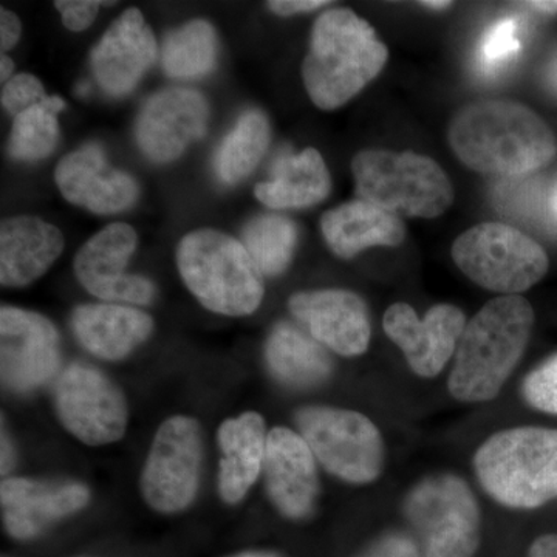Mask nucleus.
<instances>
[{
  "label": "nucleus",
  "mask_w": 557,
  "mask_h": 557,
  "mask_svg": "<svg viewBox=\"0 0 557 557\" xmlns=\"http://www.w3.org/2000/svg\"><path fill=\"white\" fill-rule=\"evenodd\" d=\"M449 145L471 170L498 177H522L547 166L557 153L547 123L515 101L485 100L458 110Z\"/></svg>",
  "instance_id": "nucleus-1"
},
{
  "label": "nucleus",
  "mask_w": 557,
  "mask_h": 557,
  "mask_svg": "<svg viewBox=\"0 0 557 557\" xmlns=\"http://www.w3.org/2000/svg\"><path fill=\"white\" fill-rule=\"evenodd\" d=\"M533 325V307L522 296L490 300L458 341L448 380L450 395L463 403L496 398L525 354Z\"/></svg>",
  "instance_id": "nucleus-2"
},
{
  "label": "nucleus",
  "mask_w": 557,
  "mask_h": 557,
  "mask_svg": "<svg viewBox=\"0 0 557 557\" xmlns=\"http://www.w3.org/2000/svg\"><path fill=\"white\" fill-rule=\"evenodd\" d=\"M387 58V47L368 21L348 9L327 10L311 32L304 86L317 108L338 109L383 72Z\"/></svg>",
  "instance_id": "nucleus-3"
},
{
  "label": "nucleus",
  "mask_w": 557,
  "mask_h": 557,
  "mask_svg": "<svg viewBox=\"0 0 557 557\" xmlns=\"http://www.w3.org/2000/svg\"><path fill=\"white\" fill-rule=\"evenodd\" d=\"M480 485L504 507L534 509L557 498V429L497 432L474 457Z\"/></svg>",
  "instance_id": "nucleus-4"
},
{
  "label": "nucleus",
  "mask_w": 557,
  "mask_h": 557,
  "mask_svg": "<svg viewBox=\"0 0 557 557\" xmlns=\"http://www.w3.org/2000/svg\"><path fill=\"white\" fill-rule=\"evenodd\" d=\"M183 282L205 309L248 317L263 299V274L242 242L215 230L186 234L177 248Z\"/></svg>",
  "instance_id": "nucleus-5"
},
{
  "label": "nucleus",
  "mask_w": 557,
  "mask_h": 557,
  "mask_svg": "<svg viewBox=\"0 0 557 557\" xmlns=\"http://www.w3.org/2000/svg\"><path fill=\"white\" fill-rule=\"evenodd\" d=\"M358 199L398 218L434 219L453 205L445 171L416 152L362 150L351 161Z\"/></svg>",
  "instance_id": "nucleus-6"
},
{
  "label": "nucleus",
  "mask_w": 557,
  "mask_h": 557,
  "mask_svg": "<svg viewBox=\"0 0 557 557\" xmlns=\"http://www.w3.org/2000/svg\"><path fill=\"white\" fill-rule=\"evenodd\" d=\"M423 557H474L482 516L463 479L450 472L420 480L403 504Z\"/></svg>",
  "instance_id": "nucleus-7"
},
{
  "label": "nucleus",
  "mask_w": 557,
  "mask_h": 557,
  "mask_svg": "<svg viewBox=\"0 0 557 557\" xmlns=\"http://www.w3.org/2000/svg\"><path fill=\"white\" fill-rule=\"evenodd\" d=\"M453 259L474 284L515 296L547 274V252L522 231L504 223H482L465 231L453 245Z\"/></svg>",
  "instance_id": "nucleus-8"
},
{
  "label": "nucleus",
  "mask_w": 557,
  "mask_h": 557,
  "mask_svg": "<svg viewBox=\"0 0 557 557\" xmlns=\"http://www.w3.org/2000/svg\"><path fill=\"white\" fill-rule=\"evenodd\" d=\"M296 424L319 463L335 478L366 485L383 472V435L369 417L355 410L314 406L300 409Z\"/></svg>",
  "instance_id": "nucleus-9"
},
{
  "label": "nucleus",
  "mask_w": 557,
  "mask_h": 557,
  "mask_svg": "<svg viewBox=\"0 0 557 557\" xmlns=\"http://www.w3.org/2000/svg\"><path fill=\"white\" fill-rule=\"evenodd\" d=\"M203 443L194 418H168L157 431L141 472V493L150 508L178 512L199 491Z\"/></svg>",
  "instance_id": "nucleus-10"
},
{
  "label": "nucleus",
  "mask_w": 557,
  "mask_h": 557,
  "mask_svg": "<svg viewBox=\"0 0 557 557\" xmlns=\"http://www.w3.org/2000/svg\"><path fill=\"white\" fill-rule=\"evenodd\" d=\"M54 409L62 426L89 446L119 442L127 428V403L101 370L73 362L54 386Z\"/></svg>",
  "instance_id": "nucleus-11"
},
{
  "label": "nucleus",
  "mask_w": 557,
  "mask_h": 557,
  "mask_svg": "<svg viewBox=\"0 0 557 557\" xmlns=\"http://www.w3.org/2000/svg\"><path fill=\"white\" fill-rule=\"evenodd\" d=\"M60 333L50 319L16 307L0 310L3 386L17 394L36 391L60 369Z\"/></svg>",
  "instance_id": "nucleus-12"
},
{
  "label": "nucleus",
  "mask_w": 557,
  "mask_h": 557,
  "mask_svg": "<svg viewBox=\"0 0 557 557\" xmlns=\"http://www.w3.org/2000/svg\"><path fill=\"white\" fill-rule=\"evenodd\" d=\"M137 244V233L127 223H112L102 228L76 255L75 273L79 284L90 295L108 302L148 306L156 296L152 282L126 273Z\"/></svg>",
  "instance_id": "nucleus-13"
},
{
  "label": "nucleus",
  "mask_w": 557,
  "mask_h": 557,
  "mask_svg": "<svg viewBox=\"0 0 557 557\" xmlns=\"http://www.w3.org/2000/svg\"><path fill=\"white\" fill-rule=\"evenodd\" d=\"M209 106L200 91L170 87L157 91L139 110L135 138L149 160L170 163L207 134Z\"/></svg>",
  "instance_id": "nucleus-14"
},
{
  "label": "nucleus",
  "mask_w": 557,
  "mask_h": 557,
  "mask_svg": "<svg viewBox=\"0 0 557 557\" xmlns=\"http://www.w3.org/2000/svg\"><path fill=\"white\" fill-rule=\"evenodd\" d=\"M384 332L394 341L410 369L423 379L437 376L456 354L467 318L450 304H438L418 318L409 304H394L383 319Z\"/></svg>",
  "instance_id": "nucleus-15"
},
{
  "label": "nucleus",
  "mask_w": 557,
  "mask_h": 557,
  "mask_svg": "<svg viewBox=\"0 0 557 557\" xmlns=\"http://www.w3.org/2000/svg\"><path fill=\"white\" fill-rule=\"evenodd\" d=\"M289 311L318 343L343 357H359L369 348L372 325L369 309L357 293L348 289H317L296 293Z\"/></svg>",
  "instance_id": "nucleus-16"
},
{
  "label": "nucleus",
  "mask_w": 557,
  "mask_h": 557,
  "mask_svg": "<svg viewBox=\"0 0 557 557\" xmlns=\"http://www.w3.org/2000/svg\"><path fill=\"white\" fill-rule=\"evenodd\" d=\"M54 182L62 197L94 214H119L138 199V183L115 170L98 143L73 150L58 163Z\"/></svg>",
  "instance_id": "nucleus-17"
},
{
  "label": "nucleus",
  "mask_w": 557,
  "mask_h": 557,
  "mask_svg": "<svg viewBox=\"0 0 557 557\" xmlns=\"http://www.w3.org/2000/svg\"><path fill=\"white\" fill-rule=\"evenodd\" d=\"M263 478L270 500L285 518L306 519L314 511L319 496L317 457L299 432L271 429Z\"/></svg>",
  "instance_id": "nucleus-18"
},
{
  "label": "nucleus",
  "mask_w": 557,
  "mask_h": 557,
  "mask_svg": "<svg viewBox=\"0 0 557 557\" xmlns=\"http://www.w3.org/2000/svg\"><path fill=\"white\" fill-rule=\"evenodd\" d=\"M156 36L138 9H129L110 25L91 51L95 79L110 97H126L157 60Z\"/></svg>",
  "instance_id": "nucleus-19"
},
{
  "label": "nucleus",
  "mask_w": 557,
  "mask_h": 557,
  "mask_svg": "<svg viewBox=\"0 0 557 557\" xmlns=\"http://www.w3.org/2000/svg\"><path fill=\"white\" fill-rule=\"evenodd\" d=\"M0 500L7 531L16 539H30L86 507L90 493L75 482L9 479L0 486Z\"/></svg>",
  "instance_id": "nucleus-20"
},
{
  "label": "nucleus",
  "mask_w": 557,
  "mask_h": 557,
  "mask_svg": "<svg viewBox=\"0 0 557 557\" xmlns=\"http://www.w3.org/2000/svg\"><path fill=\"white\" fill-rule=\"evenodd\" d=\"M57 226L33 215L5 219L0 225V282L27 287L49 271L64 251Z\"/></svg>",
  "instance_id": "nucleus-21"
},
{
  "label": "nucleus",
  "mask_w": 557,
  "mask_h": 557,
  "mask_svg": "<svg viewBox=\"0 0 557 557\" xmlns=\"http://www.w3.org/2000/svg\"><path fill=\"white\" fill-rule=\"evenodd\" d=\"M265 421L258 412H245L220 424L219 493L226 504H237L263 471L267 453Z\"/></svg>",
  "instance_id": "nucleus-22"
},
{
  "label": "nucleus",
  "mask_w": 557,
  "mask_h": 557,
  "mask_svg": "<svg viewBox=\"0 0 557 557\" xmlns=\"http://www.w3.org/2000/svg\"><path fill=\"white\" fill-rule=\"evenodd\" d=\"M72 329L81 346L109 361L126 358L149 338L152 318L120 304H86L72 314Z\"/></svg>",
  "instance_id": "nucleus-23"
},
{
  "label": "nucleus",
  "mask_w": 557,
  "mask_h": 557,
  "mask_svg": "<svg viewBox=\"0 0 557 557\" xmlns=\"http://www.w3.org/2000/svg\"><path fill=\"white\" fill-rule=\"evenodd\" d=\"M321 230L329 248L341 259L355 258L372 247H398L406 237L398 215L361 199L325 212Z\"/></svg>",
  "instance_id": "nucleus-24"
},
{
  "label": "nucleus",
  "mask_w": 557,
  "mask_h": 557,
  "mask_svg": "<svg viewBox=\"0 0 557 557\" xmlns=\"http://www.w3.org/2000/svg\"><path fill=\"white\" fill-rule=\"evenodd\" d=\"M332 190L327 164L317 149L285 153L270 182L256 185V197L271 209H302L321 203Z\"/></svg>",
  "instance_id": "nucleus-25"
},
{
  "label": "nucleus",
  "mask_w": 557,
  "mask_h": 557,
  "mask_svg": "<svg viewBox=\"0 0 557 557\" xmlns=\"http://www.w3.org/2000/svg\"><path fill=\"white\" fill-rule=\"evenodd\" d=\"M265 361L271 375L293 388L321 386L333 370L325 347L289 322H278L271 330L265 344Z\"/></svg>",
  "instance_id": "nucleus-26"
},
{
  "label": "nucleus",
  "mask_w": 557,
  "mask_h": 557,
  "mask_svg": "<svg viewBox=\"0 0 557 557\" xmlns=\"http://www.w3.org/2000/svg\"><path fill=\"white\" fill-rule=\"evenodd\" d=\"M269 119L260 110H247L215 150L214 172L223 185L234 186L259 166L269 149Z\"/></svg>",
  "instance_id": "nucleus-27"
},
{
  "label": "nucleus",
  "mask_w": 557,
  "mask_h": 557,
  "mask_svg": "<svg viewBox=\"0 0 557 557\" xmlns=\"http://www.w3.org/2000/svg\"><path fill=\"white\" fill-rule=\"evenodd\" d=\"M219 39L214 27L205 20L190 21L166 36L161 64L171 78L194 79L215 67Z\"/></svg>",
  "instance_id": "nucleus-28"
},
{
  "label": "nucleus",
  "mask_w": 557,
  "mask_h": 557,
  "mask_svg": "<svg viewBox=\"0 0 557 557\" xmlns=\"http://www.w3.org/2000/svg\"><path fill=\"white\" fill-rule=\"evenodd\" d=\"M242 244L263 276L276 277L292 263L298 228L285 215H259L245 226Z\"/></svg>",
  "instance_id": "nucleus-29"
},
{
  "label": "nucleus",
  "mask_w": 557,
  "mask_h": 557,
  "mask_svg": "<svg viewBox=\"0 0 557 557\" xmlns=\"http://www.w3.org/2000/svg\"><path fill=\"white\" fill-rule=\"evenodd\" d=\"M58 113L49 106H35L14 119L9 138V153L17 161L47 159L60 141Z\"/></svg>",
  "instance_id": "nucleus-30"
},
{
  "label": "nucleus",
  "mask_w": 557,
  "mask_h": 557,
  "mask_svg": "<svg viewBox=\"0 0 557 557\" xmlns=\"http://www.w3.org/2000/svg\"><path fill=\"white\" fill-rule=\"evenodd\" d=\"M520 50L519 24L515 17L497 21L483 35L479 46V65L483 72L493 73L515 60Z\"/></svg>",
  "instance_id": "nucleus-31"
},
{
  "label": "nucleus",
  "mask_w": 557,
  "mask_h": 557,
  "mask_svg": "<svg viewBox=\"0 0 557 557\" xmlns=\"http://www.w3.org/2000/svg\"><path fill=\"white\" fill-rule=\"evenodd\" d=\"M42 104L57 113L65 108V102L60 97H49L42 83L30 73H20L3 86L2 106L14 119L25 110Z\"/></svg>",
  "instance_id": "nucleus-32"
},
{
  "label": "nucleus",
  "mask_w": 557,
  "mask_h": 557,
  "mask_svg": "<svg viewBox=\"0 0 557 557\" xmlns=\"http://www.w3.org/2000/svg\"><path fill=\"white\" fill-rule=\"evenodd\" d=\"M522 395L531 408L557 416V354L528 373Z\"/></svg>",
  "instance_id": "nucleus-33"
},
{
  "label": "nucleus",
  "mask_w": 557,
  "mask_h": 557,
  "mask_svg": "<svg viewBox=\"0 0 557 557\" xmlns=\"http://www.w3.org/2000/svg\"><path fill=\"white\" fill-rule=\"evenodd\" d=\"M357 557H423L412 534L405 531H387L376 537Z\"/></svg>",
  "instance_id": "nucleus-34"
},
{
  "label": "nucleus",
  "mask_w": 557,
  "mask_h": 557,
  "mask_svg": "<svg viewBox=\"0 0 557 557\" xmlns=\"http://www.w3.org/2000/svg\"><path fill=\"white\" fill-rule=\"evenodd\" d=\"M101 5H110L106 2L94 0H58L54 7L60 11L62 22L70 32H84L94 24Z\"/></svg>",
  "instance_id": "nucleus-35"
},
{
  "label": "nucleus",
  "mask_w": 557,
  "mask_h": 557,
  "mask_svg": "<svg viewBox=\"0 0 557 557\" xmlns=\"http://www.w3.org/2000/svg\"><path fill=\"white\" fill-rule=\"evenodd\" d=\"M329 3L327 0H270L267 7L277 16L289 17L293 14L309 13L321 7H327Z\"/></svg>",
  "instance_id": "nucleus-36"
},
{
  "label": "nucleus",
  "mask_w": 557,
  "mask_h": 557,
  "mask_svg": "<svg viewBox=\"0 0 557 557\" xmlns=\"http://www.w3.org/2000/svg\"><path fill=\"white\" fill-rule=\"evenodd\" d=\"M21 21L13 11L0 10V47L2 51H9L16 46L21 38Z\"/></svg>",
  "instance_id": "nucleus-37"
},
{
  "label": "nucleus",
  "mask_w": 557,
  "mask_h": 557,
  "mask_svg": "<svg viewBox=\"0 0 557 557\" xmlns=\"http://www.w3.org/2000/svg\"><path fill=\"white\" fill-rule=\"evenodd\" d=\"M528 557H557V534H544L531 544Z\"/></svg>",
  "instance_id": "nucleus-38"
},
{
  "label": "nucleus",
  "mask_w": 557,
  "mask_h": 557,
  "mask_svg": "<svg viewBox=\"0 0 557 557\" xmlns=\"http://www.w3.org/2000/svg\"><path fill=\"white\" fill-rule=\"evenodd\" d=\"M13 70L14 62L7 54H2V58H0V78H2V83H9L11 75H13Z\"/></svg>",
  "instance_id": "nucleus-39"
},
{
  "label": "nucleus",
  "mask_w": 557,
  "mask_h": 557,
  "mask_svg": "<svg viewBox=\"0 0 557 557\" xmlns=\"http://www.w3.org/2000/svg\"><path fill=\"white\" fill-rule=\"evenodd\" d=\"M527 7H530L531 10L541 11V13L547 14H556L557 13V2L555 0H545V2H528Z\"/></svg>",
  "instance_id": "nucleus-40"
},
{
  "label": "nucleus",
  "mask_w": 557,
  "mask_h": 557,
  "mask_svg": "<svg viewBox=\"0 0 557 557\" xmlns=\"http://www.w3.org/2000/svg\"><path fill=\"white\" fill-rule=\"evenodd\" d=\"M11 460H13V454L10 449V440L3 434L2 437V472L9 471L11 468Z\"/></svg>",
  "instance_id": "nucleus-41"
},
{
  "label": "nucleus",
  "mask_w": 557,
  "mask_h": 557,
  "mask_svg": "<svg viewBox=\"0 0 557 557\" xmlns=\"http://www.w3.org/2000/svg\"><path fill=\"white\" fill-rule=\"evenodd\" d=\"M420 5L426 7V9L431 10H445L449 9V7H453V2H434V0H431V2H420Z\"/></svg>",
  "instance_id": "nucleus-42"
},
{
  "label": "nucleus",
  "mask_w": 557,
  "mask_h": 557,
  "mask_svg": "<svg viewBox=\"0 0 557 557\" xmlns=\"http://www.w3.org/2000/svg\"><path fill=\"white\" fill-rule=\"evenodd\" d=\"M231 557H282L276 555V553L270 552H245L240 553V555L231 556Z\"/></svg>",
  "instance_id": "nucleus-43"
},
{
  "label": "nucleus",
  "mask_w": 557,
  "mask_h": 557,
  "mask_svg": "<svg viewBox=\"0 0 557 557\" xmlns=\"http://www.w3.org/2000/svg\"><path fill=\"white\" fill-rule=\"evenodd\" d=\"M549 211H552L553 219L557 222V186L549 196Z\"/></svg>",
  "instance_id": "nucleus-44"
},
{
  "label": "nucleus",
  "mask_w": 557,
  "mask_h": 557,
  "mask_svg": "<svg viewBox=\"0 0 557 557\" xmlns=\"http://www.w3.org/2000/svg\"><path fill=\"white\" fill-rule=\"evenodd\" d=\"M87 91H89V84H81V86H78L79 95H87Z\"/></svg>",
  "instance_id": "nucleus-45"
}]
</instances>
